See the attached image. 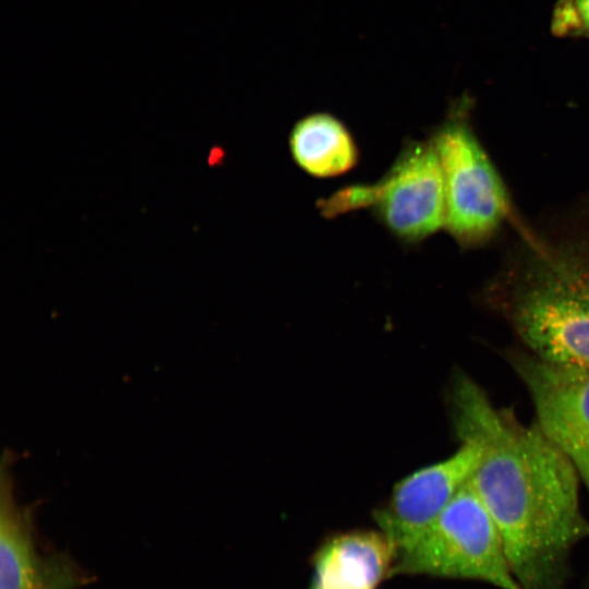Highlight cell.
<instances>
[{
  "label": "cell",
  "instance_id": "8",
  "mask_svg": "<svg viewBox=\"0 0 589 589\" xmlns=\"http://www.w3.org/2000/svg\"><path fill=\"white\" fill-rule=\"evenodd\" d=\"M11 454L0 473V589H74L80 577L70 562L45 557L35 541L31 509L14 493Z\"/></svg>",
  "mask_w": 589,
  "mask_h": 589
},
{
  "label": "cell",
  "instance_id": "1",
  "mask_svg": "<svg viewBox=\"0 0 589 589\" xmlns=\"http://www.w3.org/2000/svg\"><path fill=\"white\" fill-rule=\"evenodd\" d=\"M449 404L459 441L480 448L468 484L492 517L520 589H566L570 553L589 536L574 466L536 421L497 407L469 375L455 376Z\"/></svg>",
  "mask_w": 589,
  "mask_h": 589
},
{
  "label": "cell",
  "instance_id": "11",
  "mask_svg": "<svg viewBox=\"0 0 589 589\" xmlns=\"http://www.w3.org/2000/svg\"><path fill=\"white\" fill-rule=\"evenodd\" d=\"M553 27L560 35L589 37V0H562L554 14Z\"/></svg>",
  "mask_w": 589,
  "mask_h": 589
},
{
  "label": "cell",
  "instance_id": "10",
  "mask_svg": "<svg viewBox=\"0 0 589 589\" xmlns=\"http://www.w3.org/2000/svg\"><path fill=\"white\" fill-rule=\"evenodd\" d=\"M289 147L297 165L318 178L344 175L359 159L357 144L347 127L326 112L300 119L290 132Z\"/></svg>",
  "mask_w": 589,
  "mask_h": 589
},
{
  "label": "cell",
  "instance_id": "2",
  "mask_svg": "<svg viewBox=\"0 0 589 589\" xmlns=\"http://www.w3.org/2000/svg\"><path fill=\"white\" fill-rule=\"evenodd\" d=\"M484 299L527 352L589 369V214L526 233Z\"/></svg>",
  "mask_w": 589,
  "mask_h": 589
},
{
  "label": "cell",
  "instance_id": "6",
  "mask_svg": "<svg viewBox=\"0 0 589 589\" xmlns=\"http://www.w3.org/2000/svg\"><path fill=\"white\" fill-rule=\"evenodd\" d=\"M530 396L536 422L574 466L589 495V369L544 362L522 348L506 351Z\"/></svg>",
  "mask_w": 589,
  "mask_h": 589
},
{
  "label": "cell",
  "instance_id": "3",
  "mask_svg": "<svg viewBox=\"0 0 589 589\" xmlns=\"http://www.w3.org/2000/svg\"><path fill=\"white\" fill-rule=\"evenodd\" d=\"M398 574L520 589L501 534L468 481L421 537L397 555L393 575Z\"/></svg>",
  "mask_w": 589,
  "mask_h": 589
},
{
  "label": "cell",
  "instance_id": "7",
  "mask_svg": "<svg viewBox=\"0 0 589 589\" xmlns=\"http://www.w3.org/2000/svg\"><path fill=\"white\" fill-rule=\"evenodd\" d=\"M480 457L472 441H460L448 457L398 482L387 504L375 512L378 529L399 553L411 546L466 484ZM396 561V560H395Z\"/></svg>",
  "mask_w": 589,
  "mask_h": 589
},
{
  "label": "cell",
  "instance_id": "12",
  "mask_svg": "<svg viewBox=\"0 0 589 589\" xmlns=\"http://www.w3.org/2000/svg\"><path fill=\"white\" fill-rule=\"evenodd\" d=\"M311 589H315V588H311Z\"/></svg>",
  "mask_w": 589,
  "mask_h": 589
},
{
  "label": "cell",
  "instance_id": "5",
  "mask_svg": "<svg viewBox=\"0 0 589 589\" xmlns=\"http://www.w3.org/2000/svg\"><path fill=\"white\" fill-rule=\"evenodd\" d=\"M445 188V228L462 244L492 236L509 209L504 184L477 136L460 115L431 139Z\"/></svg>",
  "mask_w": 589,
  "mask_h": 589
},
{
  "label": "cell",
  "instance_id": "9",
  "mask_svg": "<svg viewBox=\"0 0 589 589\" xmlns=\"http://www.w3.org/2000/svg\"><path fill=\"white\" fill-rule=\"evenodd\" d=\"M396 551L378 530L335 534L322 543L313 557L315 589H377L393 575Z\"/></svg>",
  "mask_w": 589,
  "mask_h": 589
},
{
  "label": "cell",
  "instance_id": "4",
  "mask_svg": "<svg viewBox=\"0 0 589 589\" xmlns=\"http://www.w3.org/2000/svg\"><path fill=\"white\" fill-rule=\"evenodd\" d=\"M317 207L326 218L370 208L404 242L431 236L445 227L446 216L444 178L432 140L408 142L378 181L341 188Z\"/></svg>",
  "mask_w": 589,
  "mask_h": 589
}]
</instances>
